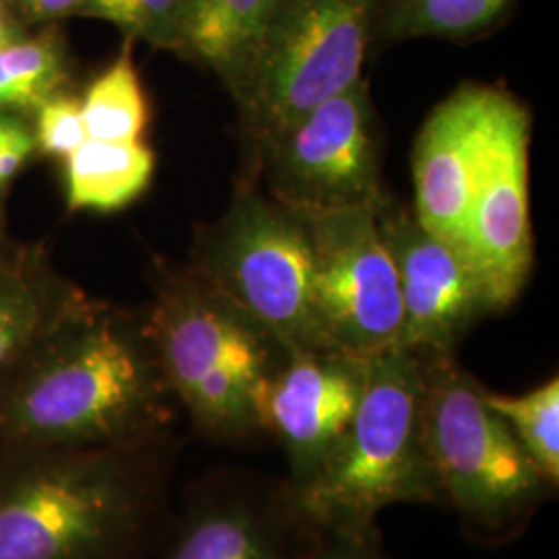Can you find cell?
Listing matches in <instances>:
<instances>
[{"label":"cell","mask_w":559,"mask_h":559,"mask_svg":"<svg viewBox=\"0 0 559 559\" xmlns=\"http://www.w3.org/2000/svg\"><path fill=\"white\" fill-rule=\"evenodd\" d=\"M81 110L87 140L141 141L147 127V100L133 62V40L124 41L117 60L87 87Z\"/></svg>","instance_id":"d6986e66"},{"label":"cell","mask_w":559,"mask_h":559,"mask_svg":"<svg viewBox=\"0 0 559 559\" xmlns=\"http://www.w3.org/2000/svg\"><path fill=\"white\" fill-rule=\"evenodd\" d=\"M286 350L321 348L313 320V247L307 221L253 185L200 240L198 272Z\"/></svg>","instance_id":"52a82bcc"},{"label":"cell","mask_w":559,"mask_h":559,"mask_svg":"<svg viewBox=\"0 0 559 559\" xmlns=\"http://www.w3.org/2000/svg\"><path fill=\"white\" fill-rule=\"evenodd\" d=\"M187 0H83L78 15L108 21L127 40L156 48L182 50V21Z\"/></svg>","instance_id":"7402d4cb"},{"label":"cell","mask_w":559,"mask_h":559,"mask_svg":"<svg viewBox=\"0 0 559 559\" xmlns=\"http://www.w3.org/2000/svg\"><path fill=\"white\" fill-rule=\"evenodd\" d=\"M15 40H17L15 29L11 27V23L7 20V15H4V13H2V9H0V48Z\"/></svg>","instance_id":"4316f807"},{"label":"cell","mask_w":559,"mask_h":559,"mask_svg":"<svg viewBox=\"0 0 559 559\" xmlns=\"http://www.w3.org/2000/svg\"><path fill=\"white\" fill-rule=\"evenodd\" d=\"M36 145L46 156L67 158L87 141L81 100L55 94L36 108Z\"/></svg>","instance_id":"603a6c76"},{"label":"cell","mask_w":559,"mask_h":559,"mask_svg":"<svg viewBox=\"0 0 559 559\" xmlns=\"http://www.w3.org/2000/svg\"><path fill=\"white\" fill-rule=\"evenodd\" d=\"M320 528L373 531L383 510L441 503L423 433V357L402 344L367 357L357 413L344 438L293 489Z\"/></svg>","instance_id":"277c9868"},{"label":"cell","mask_w":559,"mask_h":559,"mask_svg":"<svg viewBox=\"0 0 559 559\" xmlns=\"http://www.w3.org/2000/svg\"><path fill=\"white\" fill-rule=\"evenodd\" d=\"M164 380L201 440L251 445L288 350L237 305L193 274L168 282L145 318Z\"/></svg>","instance_id":"3957f363"},{"label":"cell","mask_w":559,"mask_h":559,"mask_svg":"<svg viewBox=\"0 0 559 559\" xmlns=\"http://www.w3.org/2000/svg\"><path fill=\"white\" fill-rule=\"evenodd\" d=\"M378 224L399 274L404 311L400 344L425 355H454L468 330L491 316L471 255L390 200L378 212Z\"/></svg>","instance_id":"8fae6325"},{"label":"cell","mask_w":559,"mask_h":559,"mask_svg":"<svg viewBox=\"0 0 559 559\" xmlns=\"http://www.w3.org/2000/svg\"><path fill=\"white\" fill-rule=\"evenodd\" d=\"M380 210L305 218L313 247V320L321 348L371 357L402 340L399 274L378 224Z\"/></svg>","instance_id":"9c48e42d"},{"label":"cell","mask_w":559,"mask_h":559,"mask_svg":"<svg viewBox=\"0 0 559 559\" xmlns=\"http://www.w3.org/2000/svg\"><path fill=\"white\" fill-rule=\"evenodd\" d=\"M265 193L302 218L381 210L380 138L362 78L255 145Z\"/></svg>","instance_id":"ba28073f"},{"label":"cell","mask_w":559,"mask_h":559,"mask_svg":"<svg viewBox=\"0 0 559 559\" xmlns=\"http://www.w3.org/2000/svg\"><path fill=\"white\" fill-rule=\"evenodd\" d=\"M383 0H280L230 87L253 147L362 80Z\"/></svg>","instance_id":"8992f818"},{"label":"cell","mask_w":559,"mask_h":559,"mask_svg":"<svg viewBox=\"0 0 559 559\" xmlns=\"http://www.w3.org/2000/svg\"><path fill=\"white\" fill-rule=\"evenodd\" d=\"M528 141L531 115L506 94L464 233V249L477 267L491 313L516 302L533 267Z\"/></svg>","instance_id":"7c38bea8"},{"label":"cell","mask_w":559,"mask_h":559,"mask_svg":"<svg viewBox=\"0 0 559 559\" xmlns=\"http://www.w3.org/2000/svg\"><path fill=\"white\" fill-rule=\"evenodd\" d=\"M514 0H383L378 36L381 40L479 36L503 17Z\"/></svg>","instance_id":"ac0fdd59"},{"label":"cell","mask_w":559,"mask_h":559,"mask_svg":"<svg viewBox=\"0 0 559 559\" xmlns=\"http://www.w3.org/2000/svg\"><path fill=\"white\" fill-rule=\"evenodd\" d=\"M177 440L0 445V559H140L170 520Z\"/></svg>","instance_id":"7a4b0ae2"},{"label":"cell","mask_w":559,"mask_h":559,"mask_svg":"<svg viewBox=\"0 0 559 559\" xmlns=\"http://www.w3.org/2000/svg\"><path fill=\"white\" fill-rule=\"evenodd\" d=\"M419 355L423 433L441 503L475 537L503 540L519 535L556 489L454 355Z\"/></svg>","instance_id":"5b68a950"},{"label":"cell","mask_w":559,"mask_h":559,"mask_svg":"<svg viewBox=\"0 0 559 559\" xmlns=\"http://www.w3.org/2000/svg\"><path fill=\"white\" fill-rule=\"evenodd\" d=\"M501 87L462 83L425 120L413 152L415 216L464 247L466 221L501 104Z\"/></svg>","instance_id":"5bb4252c"},{"label":"cell","mask_w":559,"mask_h":559,"mask_svg":"<svg viewBox=\"0 0 559 559\" xmlns=\"http://www.w3.org/2000/svg\"><path fill=\"white\" fill-rule=\"evenodd\" d=\"M365 376L367 357L334 348L288 350L267 390L263 427L284 452L290 489L311 479L344 438Z\"/></svg>","instance_id":"4fadbf2b"},{"label":"cell","mask_w":559,"mask_h":559,"mask_svg":"<svg viewBox=\"0 0 559 559\" xmlns=\"http://www.w3.org/2000/svg\"><path fill=\"white\" fill-rule=\"evenodd\" d=\"M278 2L187 0L180 52L205 62L233 87Z\"/></svg>","instance_id":"9a60e30c"},{"label":"cell","mask_w":559,"mask_h":559,"mask_svg":"<svg viewBox=\"0 0 559 559\" xmlns=\"http://www.w3.org/2000/svg\"><path fill=\"white\" fill-rule=\"evenodd\" d=\"M305 559H392L373 531L320 528Z\"/></svg>","instance_id":"cb8c5ba5"},{"label":"cell","mask_w":559,"mask_h":559,"mask_svg":"<svg viewBox=\"0 0 559 559\" xmlns=\"http://www.w3.org/2000/svg\"><path fill=\"white\" fill-rule=\"evenodd\" d=\"M34 150V133L17 117L0 112V187L20 173Z\"/></svg>","instance_id":"d4e9b609"},{"label":"cell","mask_w":559,"mask_h":559,"mask_svg":"<svg viewBox=\"0 0 559 559\" xmlns=\"http://www.w3.org/2000/svg\"><path fill=\"white\" fill-rule=\"evenodd\" d=\"M59 36L46 32L0 48V110H36L67 83Z\"/></svg>","instance_id":"44dd1931"},{"label":"cell","mask_w":559,"mask_h":559,"mask_svg":"<svg viewBox=\"0 0 559 559\" xmlns=\"http://www.w3.org/2000/svg\"><path fill=\"white\" fill-rule=\"evenodd\" d=\"M485 402L510 427L528 459L558 491L559 485V380L540 383L524 394H498L485 390Z\"/></svg>","instance_id":"ffe728a7"},{"label":"cell","mask_w":559,"mask_h":559,"mask_svg":"<svg viewBox=\"0 0 559 559\" xmlns=\"http://www.w3.org/2000/svg\"><path fill=\"white\" fill-rule=\"evenodd\" d=\"M83 0H17L23 13L32 20H59L78 15Z\"/></svg>","instance_id":"484cf974"},{"label":"cell","mask_w":559,"mask_h":559,"mask_svg":"<svg viewBox=\"0 0 559 559\" xmlns=\"http://www.w3.org/2000/svg\"><path fill=\"white\" fill-rule=\"evenodd\" d=\"M67 201L73 212H117L140 198L156 156L143 141L87 140L67 158Z\"/></svg>","instance_id":"2e32d148"},{"label":"cell","mask_w":559,"mask_h":559,"mask_svg":"<svg viewBox=\"0 0 559 559\" xmlns=\"http://www.w3.org/2000/svg\"><path fill=\"white\" fill-rule=\"evenodd\" d=\"M175 417L145 320L90 300L0 376V445H129L173 436Z\"/></svg>","instance_id":"6da1fadb"},{"label":"cell","mask_w":559,"mask_h":559,"mask_svg":"<svg viewBox=\"0 0 559 559\" xmlns=\"http://www.w3.org/2000/svg\"><path fill=\"white\" fill-rule=\"evenodd\" d=\"M316 533L286 480L214 471L170 514L160 559H305Z\"/></svg>","instance_id":"30bf717a"},{"label":"cell","mask_w":559,"mask_h":559,"mask_svg":"<svg viewBox=\"0 0 559 559\" xmlns=\"http://www.w3.org/2000/svg\"><path fill=\"white\" fill-rule=\"evenodd\" d=\"M87 299L20 267H0V376Z\"/></svg>","instance_id":"e0dca14e"}]
</instances>
